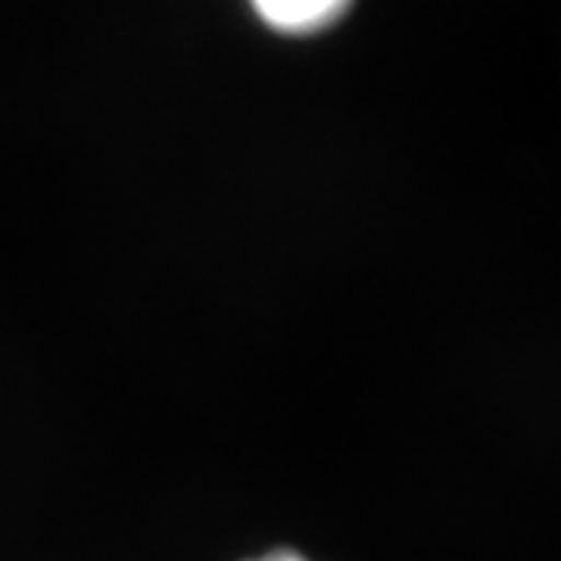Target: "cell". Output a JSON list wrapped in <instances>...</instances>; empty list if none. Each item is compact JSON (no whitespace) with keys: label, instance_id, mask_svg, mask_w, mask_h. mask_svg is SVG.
Segmentation results:
<instances>
[{"label":"cell","instance_id":"obj_1","mask_svg":"<svg viewBox=\"0 0 561 561\" xmlns=\"http://www.w3.org/2000/svg\"><path fill=\"white\" fill-rule=\"evenodd\" d=\"M256 16L284 35H312L341 20L353 0H250Z\"/></svg>","mask_w":561,"mask_h":561},{"label":"cell","instance_id":"obj_2","mask_svg":"<svg viewBox=\"0 0 561 561\" xmlns=\"http://www.w3.org/2000/svg\"><path fill=\"white\" fill-rule=\"evenodd\" d=\"M253 561H306L302 556H297V552H272V556H262V559H253Z\"/></svg>","mask_w":561,"mask_h":561}]
</instances>
